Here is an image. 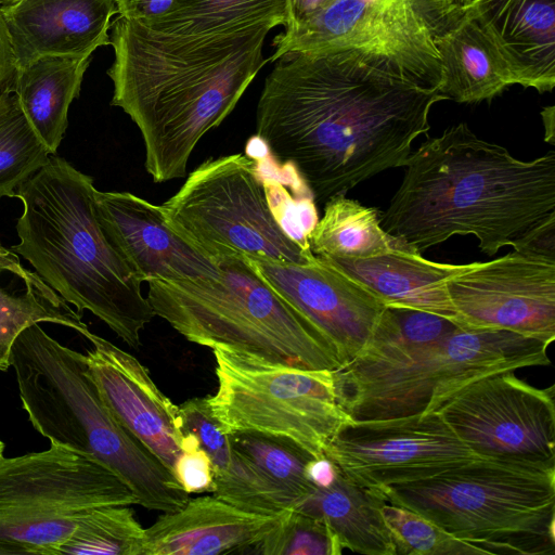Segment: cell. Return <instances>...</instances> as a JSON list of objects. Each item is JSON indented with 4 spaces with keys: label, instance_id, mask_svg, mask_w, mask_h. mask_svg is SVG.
Masks as SVG:
<instances>
[{
    "label": "cell",
    "instance_id": "ab89813d",
    "mask_svg": "<svg viewBox=\"0 0 555 555\" xmlns=\"http://www.w3.org/2000/svg\"><path fill=\"white\" fill-rule=\"evenodd\" d=\"M307 479L317 488H326L336 478L337 469L326 457H312L305 468Z\"/></svg>",
    "mask_w": 555,
    "mask_h": 555
},
{
    "label": "cell",
    "instance_id": "ac0fdd59",
    "mask_svg": "<svg viewBox=\"0 0 555 555\" xmlns=\"http://www.w3.org/2000/svg\"><path fill=\"white\" fill-rule=\"evenodd\" d=\"M106 235L144 282L215 278L219 267L165 222L159 205L130 192L95 191Z\"/></svg>",
    "mask_w": 555,
    "mask_h": 555
},
{
    "label": "cell",
    "instance_id": "d6a6232c",
    "mask_svg": "<svg viewBox=\"0 0 555 555\" xmlns=\"http://www.w3.org/2000/svg\"><path fill=\"white\" fill-rule=\"evenodd\" d=\"M83 512L53 511L0 518V555H60Z\"/></svg>",
    "mask_w": 555,
    "mask_h": 555
},
{
    "label": "cell",
    "instance_id": "e0dca14e",
    "mask_svg": "<svg viewBox=\"0 0 555 555\" xmlns=\"http://www.w3.org/2000/svg\"><path fill=\"white\" fill-rule=\"evenodd\" d=\"M86 359L98 391L116 421L171 473L185 431L179 406L155 385L137 358L87 330Z\"/></svg>",
    "mask_w": 555,
    "mask_h": 555
},
{
    "label": "cell",
    "instance_id": "7402d4cb",
    "mask_svg": "<svg viewBox=\"0 0 555 555\" xmlns=\"http://www.w3.org/2000/svg\"><path fill=\"white\" fill-rule=\"evenodd\" d=\"M330 262L366 285L387 307L426 311L454 322L444 281L463 264L428 260L400 240L375 256Z\"/></svg>",
    "mask_w": 555,
    "mask_h": 555
},
{
    "label": "cell",
    "instance_id": "603a6c76",
    "mask_svg": "<svg viewBox=\"0 0 555 555\" xmlns=\"http://www.w3.org/2000/svg\"><path fill=\"white\" fill-rule=\"evenodd\" d=\"M184 431L195 435L214 472V495L246 512L276 516L293 509L288 500L232 444L212 416L206 398L179 405Z\"/></svg>",
    "mask_w": 555,
    "mask_h": 555
},
{
    "label": "cell",
    "instance_id": "f1b7e54d",
    "mask_svg": "<svg viewBox=\"0 0 555 555\" xmlns=\"http://www.w3.org/2000/svg\"><path fill=\"white\" fill-rule=\"evenodd\" d=\"M307 240L314 256L330 261L367 258L398 242L382 228L376 208L366 207L345 194L326 199L324 214Z\"/></svg>",
    "mask_w": 555,
    "mask_h": 555
},
{
    "label": "cell",
    "instance_id": "836d02e7",
    "mask_svg": "<svg viewBox=\"0 0 555 555\" xmlns=\"http://www.w3.org/2000/svg\"><path fill=\"white\" fill-rule=\"evenodd\" d=\"M384 521L396 555H485L482 548L450 534L423 515L401 505L385 502Z\"/></svg>",
    "mask_w": 555,
    "mask_h": 555
},
{
    "label": "cell",
    "instance_id": "1f68e13d",
    "mask_svg": "<svg viewBox=\"0 0 555 555\" xmlns=\"http://www.w3.org/2000/svg\"><path fill=\"white\" fill-rule=\"evenodd\" d=\"M229 436L234 448L292 501L294 508L314 489L305 473L313 456L296 443L256 431Z\"/></svg>",
    "mask_w": 555,
    "mask_h": 555
},
{
    "label": "cell",
    "instance_id": "d4e9b609",
    "mask_svg": "<svg viewBox=\"0 0 555 555\" xmlns=\"http://www.w3.org/2000/svg\"><path fill=\"white\" fill-rule=\"evenodd\" d=\"M91 55H42L17 69L12 85L30 126L55 154L68 126Z\"/></svg>",
    "mask_w": 555,
    "mask_h": 555
},
{
    "label": "cell",
    "instance_id": "ba28073f",
    "mask_svg": "<svg viewBox=\"0 0 555 555\" xmlns=\"http://www.w3.org/2000/svg\"><path fill=\"white\" fill-rule=\"evenodd\" d=\"M547 347L515 332L457 326L440 340L403 353L356 357L332 375L338 404L353 421L427 414L474 379L550 364Z\"/></svg>",
    "mask_w": 555,
    "mask_h": 555
},
{
    "label": "cell",
    "instance_id": "ffe728a7",
    "mask_svg": "<svg viewBox=\"0 0 555 555\" xmlns=\"http://www.w3.org/2000/svg\"><path fill=\"white\" fill-rule=\"evenodd\" d=\"M280 516L246 512L215 495L189 499L144 530L143 555L251 554Z\"/></svg>",
    "mask_w": 555,
    "mask_h": 555
},
{
    "label": "cell",
    "instance_id": "d6986e66",
    "mask_svg": "<svg viewBox=\"0 0 555 555\" xmlns=\"http://www.w3.org/2000/svg\"><path fill=\"white\" fill-rule=\"evenodd\" d=\"M17 69L42 55H91L109 44L117 0H21L0 5Z\"/></svg>",
    "mask_w": 555,
    "mask_h": 555
},
{
    "label": "cell",
    "instance_id": "7a4b0ae2",
    "mask_svg": "<svg viewBox=\"0 0 555 555\" xmlns=\"http://www.w3.org/2000/svg\"><path fill=\"white\" fill-rule=\"evenodd\" d=\"M111 29V104L137 125L152 180L184 178L199 140L232 113L266 64L262 48L272 28L176 37L118 15Z\"/></svg>",
    "mask_w": 555,
    "mask_h": 555
},
{
    "label": "cell",
    "instance_id": "74e56055",
    "mask_svg": "<svg viewBox=\"0 0 555 555\" xmlns=\"http://www.w3.org/2000/svg\"><path fill=\"white\" fill-rule=\"evenodd\" d=\"M176 0H117L118 15L150 27L164 17Z\"/></svg>",
    "mask_w": 555,
    "mask_h": 555
},
{
    "label": "cell",
    "instance_id": "484cf974",
    "mask_svg": "<svg viewBox=\"0 0 555 555\" xmlns=\"http://www.w3.org/2000/svg\"><path fill=\"white\" fill-rule=\"evenodd\" d=\"M385 502L377 488L354 485L337 472L331 486L314 487L295 509L323 520L343 550L365 555H396L382 515Z\"/></svg>",
    "mask_w": 555,
    "mask_h": 555
},
{
    "label": "cell",
    "instance_id": "8fae6325",
    "mask_svg": "<svg viewBox=\"0 0 555 555\" xmlns=\"http://www.w3.org/2000/svg\"><path fill=\"white\" fill-rule=\"evenodd\" d=\"M270 62L293 52L358 48L393 61L422 85L438 89L433 37L403 0H288L284 31Z\"/></svg>",
    "mask_w": 555,
    "mask_h": 555
},
{
    "label": "cell",
    "instance_id": "4fadbf2b",
    "mask_svg": "<svg viewBox=\"0 0 555 555\" xmlns=\"http://www.w3.org/2000/svg\"><path fill=\"white\" fill-rule=\"evenodd\" d=\"M454 323L555 339V254L514 246L506 255L465 263L447 276Z\"/></svg>",
    "mask_w": 555,
    "mask_h": 555
},
{
    "label": "cell",
    "instance_id": "f35d334b",
    "mask_svg": "<svg viewBox=\"0 0 555 555\" xmlns=\"http://www.w3.org/2000/svg\"><path fill=\"white\" fill-rule=\"evenodd\" d=\"M17 72L11 40L0 13V95L12 87Z\"/></svg>",
    "mask_w": 555,
    "mask_h": 555
},
{
    "label": "cell",
    "instance_id": "52a82bcc",
    "mask_svg": "<svg viewBox=\"0 0 555 555\" xmlns=\"http://www.w3.org/2000/svg\"><path fill=\"white\" fill-rule=\"evenodd\" d=\"M487 554H554L555 466L479 456L428 478L377 488Z\"/></svg>",
    "mask_w": 555,
    "mask_h": 555
},
{
    "label": "cell",
    "instance_id": "6da1fadb",
    "mask_svg": "<svg viewBox=\"0 0 555 555\" xmlns=\"http://www.w3.org/2000/svg\"><path fill=\"white\" fill-rule=\"evenodd\" d=\"M448 98L385 55L358 48L293 52L275 61L256 109V137L291 165L314 199L345 194L403 167Z\"/></svg>",
    "mask_w": 555,
    "mask_h": 555
},
{
    "label": "cell",
    "instance_id": "f546056e",
    "mask_svg": "<svg viewBox=\"0 0 555 555\" xmlns=\"http://www.w3.org/2000/svg\"><path fill=\"white\" fill-rule=\"evenodd\" d=\"M51 155L10 87L0 95V197H15L17 188Z\"/></svg>",
    "mask_w": 555,
    "mask_h": 555
},
{
    "label": "cell",
    "instance_id": "30bf717a",
    "mask_svg": "<svg viewBox=\"0 0 555 555\" xmlns=\"http://www.w3.org/2000/svg\"><path fill=\"white\" fill-rule=\"evenodd\" d=\"M218 387L206 397L228 434L256 431L287 439L323 457L332 438L353 421L338 404L331 370H306L214 348Z\"/></svg>",
    "mask_w": 555,
    "mask_h": 555
},
{
    "label": "cell",
    "instance_id": "7c38bea8",
    "mask_svg": "<svg viewBox=\"0 0 555 555\" xmlns=\"http://www.w3.org/2000/svg\"><path fill=\"white\" fill-rule=\"evenodd\" d=\"M554 390L503 371L463 385L433 413L480 456L555 466Z\"/></svg>",
    "mask_w": 555,
    "mask_h": 555
},
{
    "label": "cell",
    "instance_id": "44dd1931",
    "mask_svg": "<svg viewBox=\"0 0 555 555\" xmlns=\"http://www.w3.org/2000/svg\"><path fill=\"white\" fill-rule=\"evenodd\" d=\"M467 11L488 37L514 85L555 87V0H473Z\"/></svg>",
    "mask_w": 555,
    "mask_h": 555
},
{
    "label": "cell",
    "instance_id": "83f0119b",
    "mask_svg": "<svg viewBox=\"0 0 555 555\" xmlns=\"http://www.w3.org/2000/svg\"><path fill=\"white\" fill-rule=\"evenodd\" d=\"M288 0H176L146 27L176 37H209L250 27L286 25Z\"/></svg>",
    "mask_w": 555,
    "mask_h": 555
},
{
    "label": "cell",
    "instance_id": "4dcf8cb0",
    "mask_svg": "<svg viewBox=\"0 0 555 555\" xmlns=\"http://www.w3.org/2000/svg\"><path fill=\"white\" fill-rule=\"evenodd\" d=\"M144 530L128 505L85 511L60 555H143Z\"/></svg>",
    "mask_w": 555,
    "mask_h": 555
},
{
    "label": "cell",
    "instance_id": "9c48e42d",
    "mask_svg": "<svg viewBox=\"0 0 555 555\" xmlns=\"http://www.w3.org/2000/svg\"><path fill=\"white\" fill-rule=\"evenodd\" d=\"M159 207L166 224L215 263H302L314 256L283 224L257 162L241 153L208 158Z\"/></svg>",
    "mask_w": 555,
    "mask_h": 555
},
{
    "label": "cell",
    "instance_id": "4316f807",
    "mask_svg": "<svg viewBox=\"0 0 555 555\" xmlns=\"http://www.w3.org/2000/svg\"><path fill=\"white\" fill-rule=\"evenodd\" d=\"M54 323L83 334L81 314L36 272L0 261V371L10 367L11 348L18 334L35 323Z\"/></svg>",
    "mask_w": 555,
    "mask_h": 555
},
{
    "label": "cell",
    "instance_id": "2e32d148",
    "mask_svg": "<svg viewBox=\"0 0 555 555\" xmlns=\"http://www.w3.org/2000/svg\"><path fill=\"white\" fill-rule=\"evenodd\" d=\"M249 260L315 324L333 348L339 366L365 347L387 307L366 285L320 257L302 263Z\"/></svg>",
    "mask_w": 555,
    "mask_h": 555
},
{
    "label": "cell",
    "instance_id": "ee69618b",
    "mask_svg": "<svg viewBox=\"0 0 555 555\" xmlns=\"http://www.w3.org/2000/svg\"><path fill=\"white\" fill-rule=\"evenodd\" d=\"M3 450H4V444H3V442L0 440V459L3 456Z\"/></svg>",
    "mask_w": 555,
    "mask_h": 555
},
{
    "label": "cell",
    "instance_id": "cb8c5ba5",
    "mask_svg": "<svg viewBox=\"0 0 555 555\" xmlns=\"http://www.w3.org/2000/svg\"><path fill=\"white\" fill-rule=\"evenodd\" d=\"M433 41L441 72L438 90L448 100L490 101L514 85L494 47L467 10Z\"/></svg>",
    "mask_w": 555,
    "mask_h": 555
},
{
    "label": "cell",
    "instance_id": "8992f818",
    "mask_svg": "<svg viewBox=\"0 0 555 555\" xmlns=\"http://www.w3.org/2000/svg\"><path fill=\"white\" fill-rule=\"evenodd\" d=\"M219 274L182 281L152 280L155 317L189 341L224 348L306 370H335L336 354L315 324L244 257L217 262Z\"/></svg>",
    "mask_w": 555,
    "mask_h": 555
},
{
    "label": "cell",
    "instance_id": "7bdbcfd3",
    "mask_svg": "<svg viewBox=\"0 0 555 555\" xmlns=\"http://www.w3.org/2000/svg\"><path fill=\"white\" fill-rule=\"evenodd\" d=\"M21 0H0V5H9V4H13V3H16Z\"/></svg>",
    "mask_w": 555,
    "mask_h": 555
},
{
    "label": "cell",
    "instance_id": "d590c367",
    "mask_svg": "<svg viewBox=\"0 0 555 555\" xmlns=\"http://www.w3.org/2000/svg\"><path fill=\"white\" fill-rule=\"evenodd\" d=\"M172 474L188 494L212 493L215 490L212 464L201 447L182 452L175 463Z\"/></svg>",
    "mask_w": 555,
    "mask_h": 555
},
{
    "label": "cell",
    "instance_id": "b9f144b4",
    "mask_svg": "<svg viewBox=\"0 0 555 555\" xmlns=\"http://www.w3.org/2000/svg\"><path fill=\"white\" fill-rule=\"evenodd\" d=\"M0 261L8 264H21L18 256L0 243Z\"/></svg>",
    "mask_w": 555,
    "mask_h": 555
},
{
    "label": "cell",
    "instance_id": "60d3db41",
    "mask_svg": "<svg viewBox=\"0 0 555 555\" xmlns=\"http://www.w3.org/2000/svg\"><path fill=\"white\" fill-rule=\"evenodd\" d=\"M544 128H545V141L550 144H554V129H555V107L554 105L546 106L541 112Z\"/></svg>",
    "mask_w": 555,
    "mask_h": 555
},
{
    "label": "cell",
    "instance_id": "9a60e30c",
    "mask_svg": "<svg viewBox=\"0 0 555 555\" xmlns=\"http://www.w3.org/2000/svg\"><path fill=\"white\" fill-rule=\"evenodd\" d=\"M132 504L135 494L115 472L66 447L0 459V518Z\"/></svg>",
    "mask_w": 555,
    "mask_h": 555
},
{
    "label": "cell",
    "instance_id": "5b68a950",
    "mask_svg": "<svg viewBox=\"0 0 555 555\" xmlns=\"http://www.w3.org/2000/svg\"><path fill=\"white\" fill-rule=\"evenodd\" d=\"M10 366L30 424L51 443L111 468L131 488L138 505L168 513L188 502L189 494L173 474L112 415L86 354L60 344L35 323L14 340Z\"/></svg>",
    "mask_w": 555,
    "mask_h": 555
},
{
    "label": "cell",
    "instance_id": "3957f363",
    "mask_svg": "<svg viewBox=\"0 0 555 555\" xmlns=\"http://www.w3.org/2000/svg\"><path fill=\"white\" fill-rule=\"evenodd\" d=\"M382 228L423 253L472 234L494 256L555 210V152L520 160L478 138L466 124L427 138L411 152Z\"/></svg>",
    "mask_w": 555,
    "mask_h": 555
},
{
    "label": "cell",
    "instance_id": "5bb4252c",
    "mask_svg": "<svg viewBox=\"0 0 555 555\" xmlns=\"http://www.w3.org/2000/svg\"><path fill=\"white\" fill-rule=\"evenodd\" d=\"M324 456L348 481L366 488L415 481L470 462L473 452L437 413L351 421Z\"/></svg>",
    "mask_w": 555,
    "mask_h": 555
},
{
    "label": "cell",
    "instance_id": "8d00e7d4",
    "mask_svg": "<svg viewBox=\"0 0 555 555\" xmlns=\"http://www.w3.org/2000/svg\"><path fill=\"white\" fill-rule=\"evenodd\" d=\"M403 1L434 38L453 25L465 13L473 0Z\"/></svg>",
    "mask_w": 555,
    "mask_h": 555
},
{
    "label": "cell",
    "instance_id": "277c9868",
    "mask_svg": "<svg viewBox=\"0 0 555 555\" xmlns=\"http://www.w3.org/2000/svg\"><path fill=\"white\" fill-rule=\"evenodd\" d=\"M93 178L63 157L48 162L16 190L23 204L11 247L82 315L90 311L132 348L155 317L142 278L103 230Z\"/></svg>",
    "mask_w": 555,
    "mask_h": 555
},
{
    "label": "cell",
    "instance_id": "e575fe53",
    "mask_svg": "<svg viewBox=\"0 0 555 555\" xmlns=\"http://www.w3.org/2000/svg\"><path fill=\"white\" fill-rule=\"evenodd\" d=\"M336 535L321 519L295 508L281 514L268 534L254 547L258 555H340Z\"/></svg>",
    "mask_w": 555,
    "mask_h": 555
}]
</instances>
